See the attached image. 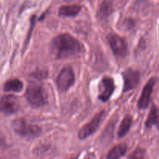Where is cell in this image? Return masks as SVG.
I'll return each instance as SVG.
<instances>
[{"label": "cell", "instance_id": "obj_1", "mask_svg": "<svg viewBox=\"0 0 159 159\" xmlns=\"http://www.w3.org/2000/svg\"><path fill=\"white\" fill-rule=\"evenodd\" d=\"M83 51L82 43L69 34H59L53 39L51 43V51L56 59L74 57Z\"/></svg>", "mask_w": 159, "mask_h": 159}, {"label": "cell", "instance_id": "obj_2", "mask_svg": "<svg viewBox=\"0 0 159 159\" xmlns=\"http://www.w3.org/2000/svg\"><path fill=\"white\" fill-rule=\"evenodd\" d=\"M12 127L14 132L23 138H34L39 136L41 133L40 127L28 124L23 118H18L12 121Z\"/></svg>", "mask_w": 159, "mask_h": 159}, {"label": "cell", "instance_id": "obj_3", "mask_svg": "<svg viewBox=\"0 0 159 159\" xmlns=\"http://www.w3.org/2000/svg\"><path fill=\"white\" fill-rule=\"evenodd\" d=\"M26 98L28 102L34 108L42 107L47 103V93L40 85L31 84L26 91Z\"/></svg>", "mask_w": 159, "mask_h": 159}, {"label": "cell", "instance_id": "obj_4", "mask_svg": "<svg viewBox=\"0 0 159 159\" xmlns=\"http://www.w3.org/2000/svg\"><path fill=\"white\" fill-rule=\"evenodd\" d=\"M105 116V112L101 111L98 113L89 124L84 125L79 131V138L80 139H85L91 136L99 128Z\"/></svg>", "mask_w": 159, "mask_h": 159}, {"label": "cell", "instance_id": "obj_5", "mask_svg": "<svg viewBox=\"0 0 159 159\" xmlns=\"http://www.w3.org/2000/svg\"><path fill=\"white\" fill-rule=\"evenodd\" d=\"M75 74L71 67H65L59 73L56 80L57 86L61 92H65L74 84Z\"/></svg>", "mask_w": 159, "mask_h": 159}, {"label": "cell", "instance_id": "obj_6", "mask_svg": "<svg viewBox=\"0 0 159 159\" xmlns=\"http://www.w3.org/2000/svg\"><path fill=\"white\" fill-rule=\"evenodd\" d=\"M20 110V102L16 96L6 95L0 98V113L11 115Z\"/></svg>", "mask_w": 159, "mask_h": 159}, {"label": "cell", "instance_id": "obj_7", "mask_svg": "<svg viewBox=\"0 0 159 159\" xmlns=\"http://www.w3.org/2000/svg\"><path fill=\"white\" fill-rule=\"evenodd\" d=\"M107 40L115 56L117 57H125L127 52V46L122 37L115 34H111L108 35Z\"/></svg>", "mask_w": 159, "mask_h": 159}, {"label": "cell", "instance_id": "obj_8", "mask_svg": "<svg viewBox=\"0 0 159 159\" xmlns=\"http://www.w3.org/2000/svg\"><path fill=\"white\" fill-rule=\"evenodd\" d=\"M115 89V84L113 78L106 76L101 80L99 85L98 98L102 102H107L110 99Z\"/></svg>", "mask_w": 159, "mask_h": 159}, {"label": "cell", "instance_id": "obj_9", "mask_svg": "<svg viewBox=\"0 0 159 159\" xmlns=\"http://www.w3.org/2000/svg\"><path fill=\"white\" fill-rule=\"evenodd\" d=\"M124 78V92H127L136 88L140 82V72L132 68H127L123 72Z\"/></svg>", "mask_w": 159, "mask_h": 159}, {"label": "cell", "instance_id": "obj_10", "mask_svg": "<svg viewBox=\"0 0 159 159\" xmlns=\"http://www.w3.org/2000/svg\"><path fill=\"white\" fill-rule=\"evenodd\" d=\"M155 85V78H152V79L147 82L145 86L144 87L143 91L142 93H141V96H140V99L138 102V107H139V109H141V110H144V109L148 108L149 103H150L151 96H152V91H153Z\"/></svg>", "mask_w": 159, "mask_h": 159}, {"label": "cell", "instance_id": "obj_11", "mask_svg": "<svg viewBox=\"0 0 159 159\" xmlns=\"http://www.w3.org/2000/svg\"><path fill=\"white\" fill-rule=\"evenodd\" d=\"M82 7L78 4L63 6L59 9V15L61 16H75L80 12Z\"/></svg>", "mask_w": 159, "mask_h": 159}, {"label": "cell", "instance_id": "obj_12", "mask_svg": "<svg viewBox=\"0 0 159 159\" xmlns=\"http://www.w3.org/2000/svg\"><path fill=\"white\" fill-rule=\"evenodd\" d=\"M113 0H103L99 6L98 11V17L99 19H105L113 12Z\"/></svg>", "mask_w": 159, "mask_h": 159}, {"label": "cell", "instance_id": "obj_13", "mask_svg": "<svg viewBox=\"0 0 159 159\" xmlns=\"http://www.w3.org/2000/svg\"><path fill=\"white\" fill-rule=\"evenodd\" d=\"M23 84L20 79H13L8 80L6 82L3 86V90L5 92H14V93H20L23 90Z\"/></svg>", "mask_w": 159, "mask_h": 159}, {"label": "cell", "instance_id": "obj_14", "mask_svg": "<svg viewBox=\"0 0 159 159\" xmlns=\"http://www.w3.org/2000/svg\"><path fill=\"white\" fill-rule=\"evenodd\" d=\"M127 152V145L125 144H120L115 146L109 152L107 155V158L110 159H116L120 158L124 156Z\"/></svg>", "mask_w": 159, "mask_h": 159}, {"label": "cell", "instance_id": "obj_15", "mask_svg": "<svg viewBox=\"0 0 159 159\" xmlns=\"http://www.w3.org/2000/svg\"><path fill=\"white\" fill-rule=\"evenodd\" d=\"M132 124V117L130 115H127L124 117V119L123 120L122 122H121L120 125L119 127V130H118V137L120 138H124L128 131L130 130V127H131Z\"/></svg>", "mask_w": 159, "mask_h": 159}, {"label": "cell", "instance_id": "obj_16", "mask_svg": "<svg viewBox=\"0 0 159 159\" xmlns=\"http://www.w3.org/2000/svg\"><path fill=\"white\" fill-rule=\"evenodd\" d=\"M159 122V110L155 106L152 107L148 116L145 122V126L148 128H150L153 125H155Z\"/></svg>", "mask_w": 159, "mask_h": 159}, {"label": "cell", "instance_id": "obj_17", "mask_svg": "<svg viewBox=\"0 0 159 159\" xmlns=\"http://www.w3.org/2000/svg\"><path fill=\"white\" fill-rule=\"evenodd\" d=\"M144 151L141 148H138L129 156L130 158H143L144 157Z\"/></svg>", "mask_w": 159, "mask_h": 159}]
</instances>
